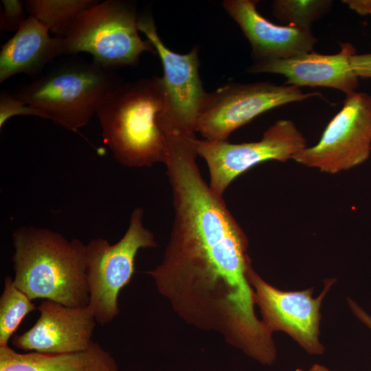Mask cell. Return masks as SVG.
<instances>
[{
    "label": "cell",
    "mask_w": 371,
    "mask_h": 371,
    "mask_svg": "<svg viewBox=\"0 0 371 371\" xmlns=\"http://www.w3.org/2000/svg\"><path fill=\"white\" fill-rule=\"evenodd\" d=\"M371 153V95H347L341 109L330 120L319 142L298 152L293 159L330 174L365 162Z\"/></svg>",
    "instance_id": "cell-10"
},
{
    "label": "cell",
    "mask_w": 371,
    "mask_h": 371,
    "mask_svg": "<svg viewBox=\"0 0 371 371\" xmlns=\"http://www.w3.org/2000/svg\"><path fill=\"white\" fill-rule=\"evenodd\" d=\"M114 357L98 343L69 354L18 352L0 347V371H118Z\"/></svg>",
    "instance_id": "cell-16"
},
{
    "label": "cell",
    "mask_w": 371,
    "mask_h": 371,
    "mask_svg": "<svg viewBox=\"0 0 371 371\" xmlns=\"http://www.w3.org/2000/svg\"><path fill=\"white\" fill-rule=\"evenodd\" d=\"M317 95L286 84L228 83L207 93L196 131L205 140L226 141L233 131L269 110Z\"/></svg>",
    "instance_id": "cell-8"
},
{
    "label": "cell",
    "mask_w": 371,
    "mask_h": 371,
    "mask_svg": "<svg viewBox=\"0 0 371 371\" xmlns=\"http://www.w3.org/2000/svg\"><path fill=\"white\" fill-rule=\"evenodd\" d=\"M3 12L1 26L8 31L16 32L25 21L24 3L19 0H2Z\"/></svg>",
    "instance_id": "cell-21"
},
{
    "label": "cell",
    "mask_w": 371,
    "mask_h": 371,
    "mask_svg": "<svg viewBox=\"0 0 371 371\" xmlns=\"http://www.w3.org/2000/svg\"><path fill=\"white\" fill-rule=\"evenodd\" d=\"M35 308L32 300L15 286L10 276H6L0 297V347L8 346L21 321Z\"/></svg>",
    "instance_id": "cell-18"
},
{
    "label": "cell",
    "mask_w": 371,
    "mask_h": 371,
    "mask_svg": "<svg viewBox=\"0 0 371 371\" xmlns=\"http://www.w3.org/2000/svg\"><path fill=\"white\" fill-rule=\"evenodd\" d=\"M256 0H225L223 6L249 41L256 62L284 59L313 51L311 29L271 23L257 10Z\"/></svg>",
    "instance_id": "cell-14"
},
{
    "label": "cell",
    "mask_w": 371,
    "mask_h": 371,
    "mask_svg": "<svg viewBox=\"0 0 371 371\" xmlns=\"http://www.w3.org/2000/svg\"><path fill=\"white\" fill-rule=\"evenodd\" d=\"M45 69L13 92L24 104L38 110L43 118L77 133L122 82L113 69L93 60L69 57Z\"/></svg>",
    "instance_id": "cell-4"
},
{
    "label": "cell",
    "mask_w": 371,
    "mask_h": 371,
    "mask_svg": "<svg viewBox=\"0 0 371 371\" xmlns=\"http://www.w3.org/2000/svg\"><path fill=\"white\" fill-rule=\"evenodd\" d=\"M15 286L30 300L43 298L69 307L87 306L85 245L49 229L22 226L12 234Z\"/></svg>",
    "instance_id": "cell-2"
},
{
    "label": "cell",
    "mask_w": 371,
    "mask_h": 371,
    "mask_svg": "<svg viewBox=\"0 0 371 371\" xmlns=\"http://www.w3.org/2000/svg\"><path fill=\"white\" fill-rule=\"evenodd\" d=\"M340 46V51L335 54L311 51L288 58L258 61L249 72L280 74L286 77V85L333 88L347 95L355 92L359 85V77L351 65L356 49L348 42L341 43Z\"/></svg>",
    "instance_id": "cell-13"
},
{
    "label": "cell",
    "mask_w": 371,
    "mask_h": 371,
    "mask_svg": "<svg viewBox=\"0 0 371 371\" xmlns=\"http://www.w3.org/2000/svg\"><path fill=\"white\" fill-rule=\"evenodd\" d=\"M342 2L361 16L371 15V0H344Z\"/></svg>",
    "instance_id": "cell-23"
},
{
    "label": "cell",
    "mask_w": 371,
    "mask_h": 371,
    "mask_svg": "<svg viewBox=\"0 0 371 371\" xmlns=\"http://www.w3.org/2000/svg\"><path fill=\"white\" fill-rule=\"evenodd\" d=\"M49 30L28 16L0 51V82L18 74L36 77L48 63L64 55L62 37L51 36Z\"/></svg>",
    "instance_id": "cell-15"
},
{
    "label": "cell",
    "mask_w": 371,
    "mask_h": 371,
    "mask_svg": "<svg viewBox=\"0 0 371 371\" xmlns=\"http://www.w3.org/2000/svg\"><path fill=\"white\" fill-rule=\"evenodd\" d=\"M164 106L159 77L121 82L98 108L104 142L122 165L166 164L168 141L159 125Z\"/></svg>",
    "instance_id": "cell-3"
},
{
    "label": "cell",
    "mask_w": 371,
    "mask_h": 371,
    "mask_svg": "<svg viewBox=\"0 0 371 371\" xmlns=\"http://www.w3.org/2000/svg\"><path fill=\"white\" fill-rule=\"evenodd\" d=\"M295 371H303V370L300 369H297ZM308 371H330V370L321 365L315 364Z\"/></svg>",
    "instance_id": "cell-25"
},
{
    "label": "cell",
    "mask_w": 371,
    "mask_h": 371,
    "mask_svg": "<svg viewBox=\"0 0 371 371\" xmlns=\"http://www.w3.org/2000/svg\"><path fill=\"white\" fill-rule=\"evenodd\" d=\"M40 316L34 326L12 337L21 350L61 355L83 351L93 343L95 319L87 306L69 307L46 300L38 307Z\"/></svg>",
    "instance_id": "cell-12"
},
{
    "label": "cell",
    "mask_w": 371,
    "mask_h": 371,
    "mask_svg": "<svg viewBox=\"0 0 371 371\" xmlns=\"http://www.w3.org/2000/svg\"><path fill=\"white\" fill-rule=\"evenodd\" d=\"M134 5L124 1H98L84 10L63 38L64 55L87 52L99 65L113 69L135 66L145 52L157 54L138 33Z\"/></svg>",
    "instance_id": "cell-5"
},
{
    "label": "cell",
    "mask_w": 371,
    "mask_h": 371,
    "mask_svg": "<svg viewBox=\"0 0 371 371\" xmlns=\"http://www.w3.org/2000/svg\"><path fill=\"white\" fill-rule=\"evenodd\" d=\"M330 0H276L273 16L285 25L311 29L313 23L330 10Z\"/></svg>",
    "instance_id": "cell-19"
},
{
    "label": "cell",
    "mask_w": 371,
    "mask_h": 371,
    "mask_svg": "<svg viewBox=\"0 0 371 371\" xmlns=\"http://www.w3.org/2000/svg\"><path fill=\"white\" fill-rule=\"evenodd\" d=\"M17 115H34L43 118L41 112L24 104L13 91L1 90L0 93V128L11 117Z\"/></svg>",
    "instance_id": "cell-20"
},
{
    "label": "cell",
    "mask_w": 371,
    "mask_h": 371,
    "mask_svg": "<svg viewBox=\"0 0 371 371\" xmlns=\"http://www.w3.org/2000/svg\"><path fill=\"white\" fill-rule=\"evenodd\" d=\"M98 0H27L30 16L45 25L54 36L63 37L77 17Z\"/></svg>",
    "instance_id": "cell-17"
},
{
    "label": "cell",
    "mask_w": 371,
    "mask_h": 371,
    "mask_svg": "<svg viewBox=\"0 0 371 371\" xmlns=\"http://www.w3.org/2000/svg\"><path fill=\"white\" fill-rule=\"evenodd\" d=\"M166 174L173 223L163 260L148 273L189 324L219 333L245 353L262 349L270 335L254 311L245 234L196 161L176 163Z\"/></svg>",
    "instance_id": "cell-1"
},
{
    "label": "cell",
    "mask_w": 371,
    "mask_h": 371,
    "mask_svg": "<svg viewBox=\"0 0 371 371\" xmlns=\"http://www.w3.org/2000/svg\"><path fill=\"white\" fill-rule=\"evenodd\" d=\"M137 27L153 45L163 67L160 81L164 106L159 120L160 127L165 134L195 136L207 95L199 73V47L195 46L185 54L170 50L160 38L150 15L139 17Z\"/></svg>",
    "instance_id": "cell-7"
},
{
    "label": "cell",
    "mask_w": 371,
    "mask_h": 371,
    "mask_svg": "<svg viewBox=\"0 0 371 371\" xmlns=\"http://www.w3.org/2000/svg\"><path fill=\"white\" fill-rule=\"evenodd\" d=\"M195 148L209 168L210 186L223 196L239 175L268 160L285 162L306 148V140L295 124L282 119L267 128L258 142L232 144L196 138Z\"/></svg>",
    "instance_id": "cell-9"
},
{
    "label": "cell",
    "mask_w": 371,
    "mask_h": 371,
    "mask_svg": "<svg viewBox=\"0 0 371 371\" xmlns=\"http://www.w3.org/2000/svg\"><path fill=\"white\" fill-rule=\"evenodd\" d=\"M351 65L359 78H371V53L355 54L351 58Z\"/></svg>",
    "instance_id": "cell-22"
},
{
    "label": "cell",
    "mask_w": 371,
    "mask_h": 371,
    "mask_svg": "<svg viewBox=\"0 0 371 371\" xmlns=\"http://www.w3.org/2000/svg\"><path fill=\"white\" fill-rule=\"evenodd\" d=\"M143 216V209L136 207L126 232L113 245L100 238L86 245L88 306L101 325L111 322L119 314V293L132 278L138 251L157 247L153 234L144 226Z\"/></svg>",
    "instance_id": "cell-6"
},
{
    "label": "cell",
    "mask_w": 371,
    "mask_h": 371,
    "mask_svg": "<svg viewBox=\"0 0 371 371\" xmlns=\"http://www.w3.org/2000/svg\"><path fill=\"white\" fill-rule=\"evenodd\" d=\"M249 281L255 291V300L262 316V323L271 333L282 330L291 335L311 354L324 351L319 343V308L322 299L332 285L328 280L320 295L312 297V290L283 291L265 282L251 269Z\"/></svg>",
    "instance_id": "cell-11"
},
{
    "label": "cell",
    "mask_w": 371,
    "mask_h": 371,
    "mask_svg": "<svg viewBox=\"0 0 371 371\" xmlns=\"http://www.w3.org/2000/svg\"><path fill=\"white\" fill-rule=\"evenodd\" d=\"M349 304L354 313L371 329V317L354 302L350 301Z\"/></svg>",
    "instance_id": "cell-24"
}]
</instances>
